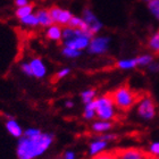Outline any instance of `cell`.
<instances>
[{
  "label": "cell",
  "mask_w": 159,
  "mask_h": 159,
  "mask_svg": "<svg viewBox=\"0 0 159 159\" xmlns=\"http://www.w3.org/2000/svg\"><path fill=\"white\" fill-rule=\"evenodd\" d=\"M52 133H40L35 136L23 135L16 148L17 159H35L47 152L53 142Z\"/></svg>",
  "instance_id": "obj_1"
},
{
  "label": "cell",
  "mask_w": 159,
  "mask_h": 159,
  "mask_svg": "<svg viewBox=\"0 0 159 159\" xmlns=\"http://www.w3.org/2000/svg\"><path fill=\"white\" fill-rule=\"evenodd\" d=\"M110 96L113 98L116 109L119 111H129L134 106H136L138 101L140 100V94L135 92L131 86L123 84L110 92Z\"/></svg>",
  "instance_id": "obj_2"
},
{
  "label": "cell",
  "mask_w": 159,
  "mask_h": 159,
  "mask_svg": "<svg viewBox=\"0 0 159 159\" xmlns=\"http://www.w3.org/2000/svg\"><path fill=\"white\" fill-rule=\"evenodd\" d=\"M94 102H96V113L98 119L113 122L116 117L117 109L113 101V98L110 96V92L96 98Z\"/></svg>",
  "instance_id": "obj_3"
},
{
  "label": "cell",
  "mask_w": 159,
  "mask_h": 159,
  "mask_svg": "<svg viewBox=\"0 0 159 159\" xmlns=\"http://www.w3.org/2000/svg\"><path fill=\"white\" fill-rule=\"evenodd\" d=\"M136 115L144 122L153 120L157 116V105L152 97L146 94L136 103Z\"/></svg>",
  "instance_id": "obj_4"
},
{
  "label": "cell",
  "mask_w": 159,
  "mask_h": 159,
  "mask_svg": "<svg viewBox=\"0 0 159 159\" xmlns=\"http://www.w3.org/2000/svg\"><path fill=\"white\" fill-rule=\"evenodd\" d=\"M110 42H111V39L109 37H105V35L96 37L94 35L90 41L88 51L91 55H105L109 50Z\"/></svg>",
  "instance_id": "obj_5"
},
{
  "label": "cell",
  "mask_w": 159,
  "mask_h": 159,
  "mask_svg": "<svg viewBox=\"0 0 159 159\" xmlns=\"http://www.w3.org/2000/svg\"><path fill=\"white\" fill-rule=\"evenodd\" d=\"M50 15L52 17L53 24L60 25L61 27H65L68 25L70 18L73 17V14L70 13V10L63 9L58 6H52L49 8Z\"/></svg>",
  "instance_id": "obj_6"
},
{
  "label": "cell",
  "mask_w": 159,
  "mask_h": 159,
  "mask_svg": "<svg viewBox=\"0 0 159 159\" xmlns=\"http://www.w3.org/2000/svg\"><path fill=\"white\" fill-rule=\"evenodd\" d=\"M82 18L84 20V22H85L88 27H89L90 32H91L93 35L98 34L100 31L102 30L103 24L101 23V20L96 16V14L93 13L90 8H85V9L83 10Z\"/></svg>",
  "instance_id": "obj_7"
},
{
  "label": "cell",
  "mask_w": 159,
  "mask_h": 159,
  "mask_svg": "<svg viewBox=\"0 0 159 159\" xmlns=\"http://www.w3.org/2000/svg\"><path fill=\"white\" fill-rule=\"evenodd\" d=\"M117 159H147L148 152H144L142 149L139 148H122L115 150Z\"/></svg>",
  "instance_id": "obj_8"
},
{
  "label": "cell",
  "mask_w": 159,
  "mask_h": 159,
  "mask_svg": "<svg viewBox=\"0 0 159 159\" xmlns=\"http://www.w3.org/2000/svg\"><path fill=\"white\" fill-rule=\"evenodd\" d=\"M29 63H30L32 72H33V76L35 77V79H42V77L46 76L47 66H46V64L42 61L41 58H39V57H33Z\"/></svg>",
  "instance_id": "obj_9"
},
{
  "label": "cell",
  "mask_w": 159,
  "mask_h": 159,
  "mask_svg": "<svg viewBox=\"0 0 159 159\" xmlns=\"http://www.w3.org/2000/svg\"><path fill=\"white\" fill-rule=\"evenodd\" d=\"M46 38L50 41H55V42L63 41V27L57 24H52L51 26L47 27Z\"/></svg>",
  "instance_id": "obj_10"
},
{
  "label": "cell",
  "mask_w": 159,
  "mask_h": 159,
  "mask_svg": "<svg viewBox=\"0 0 159 159\" xmlns=\"http://www.w3.org/2000/svg\"><path fill=\"white\" fill-rule=\"evenodd\" d=\"M6 129L8 131L10 135L14 136V138H22L24 134V131L22 129L20 125L18 124L16 119H14L13 117H9V118L6 120Z\"/></svg>",
  "instance_id": "obj_11"
},
{
  "label": "cell",
  "mask_w": 159,
  "mask_h": 159,
  "mask_svg": "<svg viewBox=\"0 0 159 159\" xmlns=\"http://www.w3.org/2000/svg\"><path fill=\"white\" fill-rule=\"evenodd\" d=\"M113 127L114 123L111 120H102V119H98L96 122H93L92 125H91V129L94 133H98V134L108 133Z\"/></svg>",
  "instance_id": "obj_12"
},
{
  "label": "cell",
  "mask_w": 159,
  "mask_h": 159,
  "mask_svg": "<svg viewBox=\"0 0 159 159\" xmlns=\"http://www.w3.org/2000/svg\"><path fill=\"white\" fill-rule=\"evenodd\" d=\"M108 143L109 142H107V141H105V140L99 139V138H97L96 140H93L89 146L90 156L92 157V156H96V155H99V153L103 152V151L107 149Z\"/></svg>",
  "instance_id": "obj_13"
},
{
  "label": "cell",
  "mask_w": 159,
  "mask_h": 159,
  "mask_svg": "<svg viewBox=\"0 0 159 159\" xmlns=\"http://www.w3.org/2000/svg\"><path fill=\"white\" fill-rule=\"evenodd\" d=\"M35 15H37V18L39 20V26L49 27L53 24L52 17L50 15L49 9H44V8L43 9H38Z\"/></svg>",
  "instance_id": "obj_14"
},
{
  "label": "cell",
  "mask_w": 159,
  "mask_h": 159,
  "mask_svg": "<svg viewBox=\"0 0 159 159\" xmlns=\"http://www.w3.org/2000/svg\"><path fill=\"white\" fill-rule=\"evenodd\" d=\"M116 67L120 70H132L139 67L138 65V58L132 57V58H123L116 61Z\"/></svg>",
  "instance_id": "obj_15"
},
{
  "label": "cell",
  "mask_w": 159,
  "mask_h": 159,
  "mask_svg": "<svg viewBox=\"0 0 159 159\" xmlns=\"http://www.w3.org/2000/svg\"><path fill=\"white\" fill-rule=\"evenodd\" d=\"M147 44H148V48L151 52L159 55V31L150 35Z\"/></svg>",
  "instance_id": "obj_16"
},
{
  "label": "cell",
  "mask_w": 159,
  "mask_h": 159,
  "mask_svg": "<svg viewBox=\"0 0 159 159\" xmlns=\"http://www.w3.org/2000/svg\"><path fill=\"white\" fill-rule=\"evenodd\" d=\"M97 113H96V102L94 100L91 102L86 103L84 107V111H83V118L86 120H91V119L96 118Z\"/></svg>",
  "instance_id": "obj_17"
},
{
  "label": "cell",
  "mask_w": 159,
  "mask_h": 159,
  "mask_svg": "<svg viewBox=\"0 0 159 159\" xmlns=\"http://www.w3.org/2000/svg\"><path fill=\"white\" fill-rule=\"evenodd\" d=\"M34 9V5L33 3H29L24 7H18L16 10H15V16L18 18V20H22L24 17L29 16L31 14H33Z\"/></svg>",
  "instance_id": "obj_18"
},
{
  "label": "cell",
  "mask_w": 159,
  "mask_h": 159,
  "mask_svg": "<svg viewBox=\"0 0 159 159\" xmlns=\"http://www.w3.org/2000/svg\"><path fill=\"white\" fill-rule=\"evenodd\" d=\"M81 98L84 105L91 102L97 98V91L94 89H86L81 92Z\"/></svg>",
  "instance_id": "obj_19"
},
{
  "label": "cell",
  "mask_w": 159,
  "mask_h": 159,
  "mask_svg": "<svg viewBox=\"0 0 159 159\" xmlns=\"http://www.w3.org/2000/svg\"><path fill=\"white\" fill-rule=\"evenodd\" d=\"M20 22L23 24L24 26H26V27L39 26V20H38L37 15H35V14H31V15H29V16L24 17V18L20 20Z\"/></svg>",
  "instance_id": "obj_20"
},
{
  "label": "cell",
  "mask_w": 159,
  "mask_h": 159,
  "mask_svg": "<svg viewBox=\"0 0 159 159\" xmlns=\"http://www.w3.org/2000/svg\"><path fill=\"white\" fill-rule=\"evenodd\" d=\"M136 58H138V65H139V67H148L155 60L153 55H151V53H143V55L138 56Z\"/></svg>",
  "instance_id": "obj_21"
},
{
  "label": "cell",
  "mask_w": 159,
  "mask_h": 159,
  "mask_svg": "<svg viewBox=\"0 0 159 159\" xmlns=\"http://www.w3.org/2000/svg\"><path fill=\"white\" fill-rule=\"evenodd\" d=\"M147 8L155 20H159V0H151L147 3Z\"/></svg>",
  "instance_id": "obj_22"
},
{
  "label": "cell",
  "mask_w": 159,
  "mask_h": 159,
  "mask_svg": "<svg viewBox=\"0 0 159 159\" xmlns=\"http://www.w3.org/2000/svg\"><path fill=\"white\" fill-rule=\"evenodd\" d=\"M81 53H82V51L72 49L70 47L64 46L63 49H61V55H63L64 57H66V58H70V59H75V58L81 56Z\"/></svg>",
  "instance_id": "obj_23"
},
{
  "label": "cell",
  "mask_w": 159,
  "mask_h": 159,
  "mask_svg": "<svg viewBox=\"0 0 159 159\" xmlns=\"http://www.w3.org/2000/svg\"><path fill=\"white\" fill-rule=\"evenodd\" d=\"M148 155L159 158V141H153L150 143L149 148H148Z\"/></svg>",
  "instance_id": "obj_24"
},
{
  "label": "cell",
  "mask_w": 159,
  "mask_h": 159,
  "mask_svg": "<svg viewBox=\"0 0 159 159\" xmlns=\"http://www.w3.org/2000/svg\"><path fill=\"white\" fill-rule=\"evenodd\" d=\"M91 159H117L115 151H103V152L92 156Z\"/></svg>",
  "instance_id": "obj_25"
},
{
  "label": "cell",
  "mask_w": 159,
  "mask_h": 159,
  "mask_svg": "<svg viewBox=\"0 0 159 159\" xmlns=\"http://www.w3.org/2000/svg\"><path fill=\"white\" fill-rule=\"evenodd\" d=\"M70 73V68H63V70H58V73L55 75V81H59V80L65 79L66 76H68Z\"/></svg>",
  "instance_id": "obj_26"
},
{
  "label": "cell",
  "mask_w": 159,
  "mask_h": 159,
  "mask_svg": "<svg viewBox=\"0 0 159 159\" xmlns=\"http://www.w3.org/2000/svg\"><path fill=\"white\" fill-rule=\"evenodd\" d=\"M20 70L25 75L27 76H33V72H32V68H31L30 63H23L20 65Z\"/></svg>",
  "instance_id": "obj_27"
},
{
  "label": "cell",
  "mask_w": 159,
  "mask_h": 159,
  "mask_svg": "<svg viewBox=\"0 0 159 159\" xmlns=\"http://www.w3.org/2000/svg\"><path fill=\"white\" fill-rule=\"evenodd\" d=\"M40 133H42V131L39 129H34V127H30V129H25V132H24L23 135L25 136H35Z\"/></svg>",
  "instance_id": "obj_28"
},
{
  "label": "cell",
  "mask_w": 159,
  "mask_h": 159,
  "mask_svg": "<svg viewBox=\"0 0 159 159\" xmlns=\"http://www.w3.org/2000/svg\"><path fill=\"white\" fill-rule=\"evenodd\" d=\"M147 68H148V72H149V73H152V74L159 73V61H155V60H153L152 63L150 64Z\"/></svg>",
  "instance_id": "obj_29"
},
{
  "label": "cell",
  "mask_w": 159,
  "mask_h": 159,
  "mask_svg": "<svg viewBox=\"0 0 159 159\" xmlns=\"http://www.w3.org/2000/svg\"><path fill=\"white\" fill-rule=\"evenodd\" d=\"M99 139L105 140L107 142H110V141H114V140L117 139V134H114V133H107V134H101V135L98 136Z\"/></svg>",
  "instance_id": "obj_30"
},
{
  "label": "cell",
  "mask_w": 159,
  "mask_h": 159,
  "mask_svg": "<svg viewBox=\"0 0 159 159\" xmlns=\"http://www.w3.org/2000/svg\"><path fill=\"white\" fill-rule=\"evenodd\" d=\"M14 3H15V6L18 8V7L26 6V5H29V3H31V2H30V0H15Z\"/></svg>",
  "instance_id": "obj_31"
},
{
  "label": "cell",
  "mask_w": 159,
  "mask_h": 159,
  "mask_svg": "<svg viewBox=\"0 0 159 159\" xmlns=\"http://www.w3.org/2000/svg\"><path fill=\"white\" fill-rule=\"evenodd\" d=\"M63 159H76V157H75V153L70 150V151H66V152L64 153Z\"/></svg>",
  "instance_id": "obj_32"
},
{
  "label": "cell",
  "mask_w": 159,
  "mask_h": 159,
  "mask_svg": "<svg viewBox=\"0 0 159 159\" xmlns=\"http://www.w3.org/2000/svg\"><path fill=\"white\" fill-rule=\"evenodd\" d=\"M65 106H66L67 108H73L74 102H73V101H70V100H68V101H66V102H65Z\"/></svg>",
  "instance_id": "obj_33"
},
{
  "label": "cell",
  "mask_w": 159,
  "mask_h": 159,
  "mask_svg": "<svg viewBox=\"0 0 159 159\" xmlns=\"http://www.w3.org/2000/svg\"><path fill=\"white\" fill-rule=\"evenodd\" d=\"M147 159H158V158H156V157H151V156H148V158Z\"/></svg>",
  "instance_id": "obj_34"
},
{
  "label": "cell",
  "mask_w": 159,
  "mask_h": 159,
  "mask_svg": "<svg viewBox=\"0 0 159 159\" xmlns=\"http://www.w3.org/2000/svg\"><path fill=\"white\" fill-rule=\"evenodd\" d=\"M141 1H143V2L148 3V2H150V1H151V0H141Z\"/></svg>",
  "instance_id": "obj_35"
}]
</instances>
